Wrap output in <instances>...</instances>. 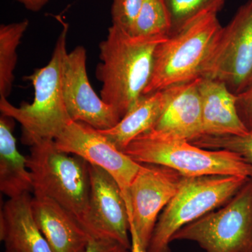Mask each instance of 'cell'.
Instances as JSON below:
<instances>
[{
    "mask_svg": "<svg viewBox=\"0 0 252 252\" xmlns=\"http://www.w3.org/2000/svg\"><path fill=\"white\" fill-rule=\"evenodd\" d=\"M166 38L137 37L112 25L99 44L101 62L96 77L102 83L100 97L121 119L144 95L152 75L154 51Z\"/></svg>",
    "mask_w": 252,
    "mask_h": 252,
    "instance_id": "obj_1",
    "label": "cell"
},
{
    "mask_svg": "<svg viewBox=\"0 0 252 252\" xmlns=\"http://www.w3.org/2000/svg\"><path fill=\"white\" fill-rule=\"evenodd\" d=\"M61 22L63 30L49 63L27 77L34 86L33 102L17 107L10 103L6 97H0L1 114L21 124L23 141L30 146L39 140H54L73 122L66 108L63 92L69 26Z\"/></svg>",
    "mask_w": 252,
    "mask_h": 252,
    "instance_id": "obj_2",
    "label": "cell"
},
{
    "mask_svg": "<svg viewBox=\"0 0 252 252\" xmlns=\"http://www.w3.org/2000/svg\"><path fill=\"white\" fill-rule=\"evenodd\" d=\"M57 148L54 140L31 145L27 166L34 195L52 199L77 218L86 230L90 205L89 164L78 156ZM87 231V230H86Z\"/></svg>",
    "mask_w": 252,
    "mask_h": 252,
    "instance_id": "obj_3",
    "label": "cell"
},
{
    "mask_svg": "<svg viewBox=\"0 0 252 252\" xmlns=\"http://www.w3.org/2000/svg\"><path fill=\"white\" fill-rule=\"evenodd\" d=\"M221 28L217 14L206 13L158 44L144 95L201 77Z\"/></svg>",
    "mask_w": 252,
    "mask_h": 252,
    "instance_id": "obj_4",
    "label": "cell"
},
{
    "mask_svg": "<svg viewBox=\"0 0 252 252\" xmlns=\"http://www.w3.org/2000/svg\"><path fill=\"white\" fill-rule=\"evenodd\" d=\"M123 152L139 163L170 167L186 177H252V165L238 154L201 148L188 141L164 137L152 130L136 137Z\"/></svg>",
    "mask_w": 252,
    "mask_h": 252,
    "instance_id": "obj_5",
    "label": "cell"
},
{
    "mask_svg": "<svg viewBox=\"0 0 252 252\" xmlns=\"http://www.w3.org/2000/svg\"><path fill=\"white\" fill-rule=\"evenodd\" d=\"M249 178L230 175L183 177L178 190L159 215L149 252H171L172 236L194 220L224 205Z\"/></svg>",
    "mask_w": 252,
    "mask_h": 252,
    "instance_id": "obj_6",
    "label": "cell"
},
{
    "mask_svg": "<svg viewBox=\"0 0 252 252\" xmlns=\"http://www.w3.org/2000/svg\"><path fill=\"white\" fill-rule=\"evenodd\" d=\"M175 240L194 242L205 252H252V177L220 208L182 227Z\"/></svg>",
    "mask_w": 252,
    "mask_h": 252,
    "instance_id": "obj_7",
    "label": "cell"
},
{
    "mask_svg": "<svg viewBox=\"0 0 252 252\" xmlns=\"http://www.w3.org/2000/svg\"><path fill=\"white\" fill-rule=\"evenodd\" d=\"M201 77L221 81L236 95L252 86V0L222 27Z\"/></svg>",
    "mask_w": 252,
    "mask_h": 252,
    "instance_id": "obj_8",
    "label": "cell"
},
{
    "mask_svg": "<svg viewBox=\"0 0 252 252\" xmlns=\"http://www.w3.org/2000/svg\"><path fill=\"white\" fill-rule=\"evenodd\" d=\"M57 148L84 158L108 172L117 181L130 214V187L142 164L119 150L97 129L72 122L54 140Z\"/></svg>",
    "mask_w": 252,
    "mask_h": 252,
    "instance_id": "obj_9",
    "label": "cell"
},
{
    "mask_svg": "<svg viewBox=\"0 0 252 252\" xmlns=\"http://www.w3.org/2000/svg\"><path fill=\"white\" fill-rule=\"evenodd\" d=\"M183 176L156 164L142 163L130 187V223L148 248L159 214L175 196Z\"/></svg>",
    "mask_w": 252,
    "mask_h": 252,
    "instance_id": "obj_10",
    "label": "cell"
},
{
    "mask_svg": "<svg viewBox=\"0 0 252 252\" xmlns=\"http://www.w3.org/2000/svg\"><path fill=\"white\" fill-rule=\"evenodd\" d=\"M86 59V50L81 46L66 56L63 76L64 103L73 122L107 130L117 125L121 118L94 92L88 77Z\"/></svg>",
    "mask_w": 252,
    "mask_h": 252,
    "instance_id": "obj_11",
    "label": "cell"
},
{
    "mask_svg": "<svg viewBox=\"0 0 252 252\" xmlns=\"http://www.w3.org/2000/svg\"><path fill=\"white\" fill-rule=\"evenodd\" d=\"M89 174L90 205L86 230L91 237L112 239L130 250L128 212L117 181L103 169L91 164Z\"/></svg>",
    "mask_w": 252,
    "mask_h": 252,
    "instance_id": "obj_12",
    "label": "cell"
},
{
    "mask_svg": "<svg viewBox=\"0 0 252 252\" xmlns=\"http://www.w3.org/2000/svg\"><path fill=\"white\" fill-rule=\"evenodd\" d=\"M198 79L174 86L170 99L152 131L192 142L203 136Z\"/></svg>",
    "mask_w": 252,
    "mask_h": 252,
    "instance_id": "obj_13",
    "label": "cell"
},
{
    "mask_svg": "<svg viewBox=\"0 0 252 252\" xmlns=\"http://www.w3.org/2000/svg\"><path fill=\"white\" fill-rule=\"evenodd\" d=\"M32 210L53 252H82L92 238L74 215L52 199L34 195Z\"/></svg>",
    "mask_w": 252,
    "mask_h": 252,
    "instance_id": "obj_14",
    "label": "cell"
},
{
    "mask_svg": "<svg viewBox=\"0 0 252 252\" xmlns=\"http://www.w3.org/2000/svg\"><path fill=\"white\" fill-rule=\"evenodd\" d=\"M203 136L245 135L250 131L239 117L236 94L221 81L200 78ZM202 136V137H203Z\"/></svg>",
    "mask_w": 252,
    "mask_h": 252,
    "instance_id": "obj_15",
    "label": "cell"
},
{
    "mask_svg": "<svg viewBox=\"0 0 252 252\" xmlns=\"http://www.w3.org/2000/svg\"><path fill=\"white\" fill-rule=\"evenodd\" d=\"M30 193L11 198L0 214V240L14 252H53L36 225Z\"/></svg>",
    "mask_w": 252,
    "mask_h": 252,
    "instance_id": "obj_16",
    "label": "cell"
},
{
    "mask_svg": "<svg viewBox=\"0 0 252 252\" xmlns=\"http://www.w3.org/2000/svg\"><path fill=\"white\" fill-rule=\"evenodd\" d=\"M174 91V86L144 94L112 128L98 130L119 150L132 140L152 130L161 115Z\"/></svg>",
    "mask_w": 252,
    "mask_h": 252,
    "instance_id": "obj_17",
    "label": "cell"
},
{
    "mask_svg": "<svg viewBox=\"0 0 252 252\" xmlns=\"http://www.w3.org/2000/svg\"><path fill=\"white\" fill-rule=\"evenodd\" d=\"M11 118L0 119V190L9 199L33 192L27 158L18 152Z\"/></svg>",
    "mask_w": 252,
    "mask_h": 252,
    "instance_id": "obj_18",
    "label": "cell"
},
{
    "mask_svg": "<svg viewBox=\"0 0 252 252\" xmlns=\"http://www.w3.org/2000/svg\"><path fill=\"white\" fill-rule=\"evenodd\" d=\"M28 26L29 21L26 19L0 27V97H7L12 89L16 50Z\"/></svg>",
    "mask_w": 252,
    "mask_h": 252,
    "instance_id": "obj_19",
    "label": "cell"
},
{
    "mask_svg": "<svg viewBox=\"0 0 252 252\" xmlns=\"http://www.w3.org/2000/svg\"><path fill=\"white\" fill-rule=\"evenodd\" d=\"M171 23L162 0H145L130 34L137 37H167Z\"/></svg>",
    "mask_w": 252,
    "mask_h": 252,
    "instance_id": "obj_20",
    "label": "cell"
},
{
    "mask_svg": "<svg viewBox=\"0 0 252 252\" xmlns=\"http://www.w3.org/2000/svg\"><path fill=\"white\" fill-rule=\"evenodd\" d=\"M170 17L171 33L177 32L206 13L218 14L226 0H162Z\"/></svg>",
    "mask_w": 252,
    "mask_h": 252,
    "instance_id": "obj_21",
    "label": "cell"
},
{
    "mask_svg": "<svg viewBox=\"0 0 252 252\" xmlns=\"http://www.w3.org/2000/svg\"><path fill=\"white\" fill-rule=\"evenodd\" d=\"M191 143L201 148L234 152L252 165V131L241 136H203Z\"/></svg>",
    "mask_w": 252,
    "mask_h": 252,
    "instance_id": "obj_22",
    "label": "cell"
},
{
    "mask_svg": "<svg viewBox=\"0 0 252 252\" xmlns=\"http://www.w3.org/2000/svg\"><path fill=\"white\" fill-rule=\"evenodd\" d=\"M145 0H112V25L129 34Z\"/></svg>",
    "mask_w": 252,
    "mask_h": 252,
    "instance_id": "obj_23",
    "label": "cell"
},
{
    "mask_svg": "<svg viewBox=\"0 0 252 252\" xmlns=\"http://www.w3.org/2000/svg\"><path fill=\"white\" fill-rule=\"evenodd\" d=\"M236 107L239 117L250 132L252 131V86L238 94Z\"/></svg>",
    "mask_w": 252,
    "mask_h": 252,
    "instance_id": "obj_24",
    "label": "cell"
},
{
    "mask_svg": "<svg viewBox=\"0 0 252 252\" xmlns=\"http://www.w3.org/2000/svg\"><path fill=\"white\" fill-rule=\"evenodd\" d=\"M130 250L112 239L92 237L82 252H129Z\"/></svg>",
    "mask_w": 252,
    "mask_h": 252,
    "instance_id": "obj_25",
    "label": "cell"
},
{
    "mask_svg": "<svg viewBox=\"0 0 252 252\" xmlns=\"http://www.w3.org/2000/svg\"><path fill=\"white\" fill-rule=\"evenodd\" d=\"M130 233L131 239V252H149L147 248L141 243L140 238L134 225L130 223Z\"/></svg>",
    "mask_w": 252,
    "mask_h": 252,
    "instance_id": "obj_26",
    "label": "cell"
},
{
    "mask_svg": "<svg viewBox=\"0 0 252 252\" xmlns=\"http://www.w3.org/2000/svg\"><path fill=\"white\" fill-rule=\"evenodd\" d=\"M21 4L24 5L26 9L32 11H40L46 4L49 0H16Z\"/></svg>",
    "mask_w": 252,
    "mask_h": 252,
    "instance_id": "obj_27",
    "label": "cell"
},
{
    "mask_svg": "<svg viewBox=\"0 0 252 252\" xmlns=\"http://www.w3.org/2000/svg\"><path fill=\"white\" fill-rule=\"evenodd\" d=\"M4 252H14L11 251V250H6V251H5Z\"/></svg>",
    "mask_w": 252,
    "mask_h": 252,
    "instance_id": "obj_28",
    "label": "cell"
}]
</instances>
